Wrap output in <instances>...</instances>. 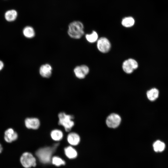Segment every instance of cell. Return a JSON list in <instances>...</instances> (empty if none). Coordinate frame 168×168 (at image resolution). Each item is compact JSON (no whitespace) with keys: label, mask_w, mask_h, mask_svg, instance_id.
Instances as JSON below:
<instances>
[{"label":"cell","mask_w":168,"mask_h":168,"mask_svg":"<svg viewBox=\"0 0 168 168\" xmlns=\"http://www.w3.org/2000/svg\"><path fill=\"white\" fill-rule=\"evenodd\" d=\"M135 20L134 18L130 16L124 18L122 21V25L126 27H130L134 25Z\"/></svg>","instance_id":"cell-18"},{"label":"cell","mask_w":168,"mask_h":168,"mask_svg":"<svg viewBox=\"0 0 168 168\" xmlns=\"http://www.w3.org/2000/svg\"><path fill=\"white\" fill-rule=\"evenodd\" d=\"M51 136L54 140L59 141L62 138L63 133L61 131L58 129H55L51 132Z\"/></svg>","instance_id":"cell-19"},{"label":"cell","mask_w":168,"mask_h":168,"mask_svg":"<svg viewBox=\"0 0 168 168\" xmlns=\"http://www.w3.org/2000/svg\"><path fill=\"white\" fill-rule=\"evenodd\" d=\"M85 37L87 40L91 43L95 42L98 40V34L95 31H93L91 34H86Z\"/></svg>","instance_id":"cell-20"},{"label":"cell","mask_w":168,"mask_h":168,"mask_svg":"<svg viewBox=\"0 0 168 168\" xmlns=\"http://www.w3.org/2000/svg\"><path fill=\"white\" fill-rule=\"evenodd\" d=\"M58 117L59 124L63 126L67 132L70 131L74 125V122L72 120L73 117L72 115L66 114L64 112L60 113Z\"/></svg>","instance_id":"cell-3"},{"label":"cell","mask_w":168,"mask_h":168,"mask_svg":"<svg viewBox=\"0 0 168 168\" xmlns=\"http://www.w3.org/2000/svg\"><path fill=\"white\" fill-rule=\"evenodd\" d=\"M65 153L67 157L70 159H74L77 156V152L75 149L71 146L66 147L64 149Z\"/></svg>","instance_id":"cell-16"},{"label":"cell","mask_w":168,"mask_h":168,"mask_svg":"<svg viewBox=\"0 0 168 168\" xmlns=\"http://www.w3.org/2000/svg\"><path fill=\"white\" fill-rule=\"evenodd\" d=\"M20 162L25 168H30L35 167L36 165L35 157L30 153L26 152L23 153L20 158Z\"/></svg>","instance_id":"cell-4"},{"label":"cell","mask_w":168,"mask_h":168,"mask_svg":"<svg viewBox=\"0 0 168 168\" xmlns=\"http://www.w3.org/2000/svg\"><path fill=\"white\" fill-rule=\"evenodd\" d=\"M84 27L83 23L79 21H74L68 25V33L72 38H80L84 34Z\"/></svg>","instance_id":"cell-1"},{"label":"cell","mask_w":168,"mask_h":168,"mask_svg":"<svg viewBox=\"0 0 168 168\" xmlns=\"http://www.w3.org/2000/svg\"><path fill=\"white\" fill-rule=\"evenodd\" d=\"M165 143L160 140H156L153 144V149L156 152H163L165 150Z\"/></svg>","instance_id":"cell-14"},{"label":"cell","mask_w":168,"mask_h":168,"mask_svg":"<svg viewBox=\"0 0 168 168\" xmlns=\"http://www.w3.org/2000/svg\"><path fill=\"white\" fill-rule=\"evenodd\" d=\"M18 138V134L12 128L7 129L5 132L4 138L7 142L11 143L16 140Z\"/></svg>","instance_id":"cell-9"},{"label":"cell","mask_w":168,"mask_h":168,"mask_svg":"<svg viewBox=\"0 0 168 168\" xmlns=\"http://www.w3.org/2000/svg\"><path fill=\"white\" fill-rule=\"evenodd\" d=\"M97 46L100 52L105 53L110 51L111 45L108 39L105 37H102L97 40Z\"/></svg>","instance_id":"cell-6"},{"label":"cell","mask_w":168,"mask_h":168,"mask_svg":"<svg viewBox=\"0 0 168 168\" xmlns=\"http://www.w3.org/2000/svg\"><path fill=\"white\" fill-rule=\"evenodd\" d=\"M122 67L124 72L127 74H130L138 68V63L135 59L130 58L123 62Z\"/></svg>","instance_id":"cell-5"},{"label":"cell","mask_w":168,"mask_h":168,"mask_svg":"<svg viewBox=\"0 0 168 168\" xmlns=\"http://www.w3.org/2000/svg\"><path fill=\"white\" fill-rule=\"evenodd\" d=\"M52 67L48 64L42 65L40 69V74L44 77H49L52 74Z\"/></svg>","instance_id":"cell-11"},{"label":"cell","mask_w":168,"mask_h":168,"mask_svg":"<svg viewBox=\"0 0 168 168\" xmlns=\"http://www.w3.org/2000/svg\"><path fill=\"white\" fill-rule=\"evenodd\" d=\"M67 140L68 142L72 145H77L80 141L79 136L76 133H71L68 134Z\"/></svg>","instance_id":"cell-12"},{"label":"cell","mask_w":168,"mask_h":168,"mask_svg":"<svg viewBox=\"0 0 168 168\" xmlns=\"http://www.w3.org/2000/svg\"><path fill=\"white\" fill-rule=\"evenodd\" d=\"M52 163L56 166L65 164V161L61 158L58 156H54L52 158Z\"/></svg>","instance_id":"cell-21"},{"label":"cell","mask_w":168,"mask_h":168,"mask_svg":"<svg viewBox=\"0 0 168 168\" xmlns=\"http://www.w3.org/2000/svg\"><path fill=\"white\" fill-rule=\"evenodd\" d=\"M121 121V118L118 114L113 113L110 115L106 121L107 126L110 128H115L118 127Z\"/></svg>","instance_id":"cell-7"},{"label":"cell","mask_w":168,"mask_h":168,"mask_svg":"<svg viewBox=\"0 0 168 168\" xmlns=\"http://www.w3.org/2000/svg\"><path fill=\"white\" fill-rule=\"evenodd\" d=\"M2 148L1 145L0 143V153H1L2 152Z\"/></svg>","instance_id":"cell-23"},{"label":"cell","mask_w":168,"mask_h":168,"mask_svg":"<svg viewBox=\"0 0 168 168\" xmlns=\"http://www.w3.org/2000/svg\"><path fill=\"white\" fill-rule=\"evenodd\" d=\"M17 13L14 10H9L7 11L5 14V17L7 21H12L16 19L17 17Z\"/></svg>","instance_id":"cell-15"},{"label":"cell","mask_w":168,"mask_h":168,"mask_svg":"<svg viewBox=\"0 0 168 168\" xmlns=\"http://www.w3.org/2000/svg\"><path fill=\"white\" fill-rule=\"evenodd\" d=\"M4 66V64L0 60V71L3 68Z\"/></svg>","instance_id":"cell-22"},{"label":"cell","mask_w":168,"mask_h":168,"mask_svg":"<svg viewBox=\"0 0 168 168\" xmlns=\"http://www.w3.org/2000/svg\"><path fill=\"white\" fill-rule=\"evenodd\" d=\"M89 72V68L85 65L77 66L74 69V72L76 76L80 79L84 78Z\"/></svg>","instance_id":"cell-8"},{"label":"cell","mask_w":168,"mask_h":168,"mask_svg":"<svg viewBox=\"0 0 168 168\" xmlns=\"http://www.w3.org/2000/svg\"><path fill=\"white\" fill-rule=\"evenodd\" d=\"M25 124L28 128L36 129L39 127L40 122L36 118H27L25 120Z\"/></svg>","instance_id":"cell-10"},{"label":"cell","mask_w":168,"mask_h":168,"mask_svg":"<svg viewBox=\"0 0 168 168\" xmlns=\"http://www.w3.org/2000/svg\"><path fill=\"white\" fill-rule=\"evenodd\" d=\"M23 34L26 38H31L33 37L35 35V31L31 26H27L24 28L23 30Z\"/></svg>","instance_id":"cell-17"},{"label":"cell","mask_w":168,"mask_h":168,"mask_svg":"<svg viewBox=\"0 0 168 168\" xmlns=\"http://www.w3.org/2000/svg\"><path fill=\"white\" fill-rule=\"evenodd\" d=\"M159 91L156 88H152L148 91L147 93V97L149 100L154 101L158 97Z\"/></svg>","instance_id":"cell-13"},{"label":"cell","mask_w":168,"mask_h":168,"mask_svg":"<svg viewBox=\"0 0 168 168\" xmlns=\"http://www.w3.org/2000/svg\"><path fill=\"white\" fill-rule=\"evenodd\" d=\"M58 145L55 144L51 147H46L38 150L35 154L40 162L44 164L49 163L53 153L55 151Z\"/></svg>","instance_id":"cell-2"}]
</instances>
